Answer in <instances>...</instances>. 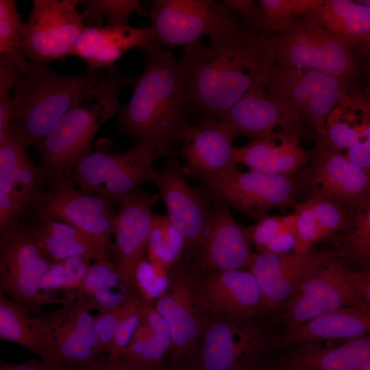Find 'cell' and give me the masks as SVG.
<instances>
[{
    "label": "cell",
    "instance_id": "obj_1",
    "mask_svg": "<svg viewBox=\"0 0 370 370\" xmlns=\"http://www.w3.org/2000/svg\"><path fill=\"white\" fill-rule=\"evenodd\" d=\"M275 60L273 37L244 23L227 37L186 45L180 64L192 111L219 119L260 81H268Z\"/></svg>",
    "mask_w": 370,
    "mask_h": 370
},
{
    "label": "cell",
    "instance_id": "obj_2",
    "mask_svg": "<svg viewBox=\"0 0 370 370\" xmlns=\"http://www.w3.org/2000/svg\"><path fill=\"white\" fill-rule=\"evenodd\" d=\"M144 68L130 101L116 116L117 130L151 145L159 157L175 156L192 111L185 71L172 53L156 43L140 49Z\"/></svg>",
    "mask_w": 370,
    "mask_h": 370
},
{
    "label": "cell",
    "instance_id": "obj_3",
    "mask_svg": "<svg viewBox=\"0 0 370 370\" xmlns=\"http://www.w3.org/2000/svg\"><path fill=\"white\" fill-rule=\"evenodd\" d=\"M138 75L123 72L116 65L86 92L59 120L36 147L38 166L43 184L48 186L67 175L92 151L95 135L101 125L117 116L120 95L133 87Z\"/></svg>",
    "mask_w": 370,
    "mask_h": 370
},
{
    "label": "cell",
    "instance_id": "obj_4",
    "mask_svg": "<svg viewBox=\"0 0 370 370\" xmlns=\"http://www.w3.org/2000/svg\"><path fill=\"white\" fill-rule=\"evenodd\" d=\"M108 69L87 67L74 75L55 73L30 62L14 88L12 127L35 149L63 115L106 76Z\"/></svg>",
    "mask_w": 370,
    "mask_h": 370
},
{
    "label": "cell",
    "instance_id": "obj_5",
    "mask_svg": "<svg viewBox=\"0 0 370 370\" xmlns=\"http://www.w3.org/2000/svg\"><path fill=\"white\" fill-rule=\"evenodd\" d=\"M113 141L98 139L92 151L66 175L82 190L102 194L119 201L145 182L154 184L158 171L153 163L156 149L145 142L136 141L121 152L112 151Z\"/></svg>",
    "mask_w": 370,
    "mask_h": 370
},
{
    "label": "cell",
    "instance_id": "obj_6",
    "mask_svg": "<svg viewBox=\"0 0 370 370\" xmlns=\"http://www.w3.org/2000/svg\"><path fill=\"white\" fill-rule=\"evenodd\" d=\"M203 188L219 201L247 217L258 221L276 207H295V195L304 186L301 176L271 175L232 167L201 181Z\"/></svg>",
    "mask_w": 370,
    "mask_h": 370
},
{
    "label": "cell",
    "instance_id": "obj_7",
    "mask_svg": "<svg viewBox=\"0 0 370 370\" xmlns=\"http://www.w3.org/2000/svg\"><path fill=\"white\" fill-rule=\"evenodd\" d=\"M51 262L21 220L1 230L0 291L29 314H40L51 303L40 282Z\"/></svg>",
    "mask_w": 370,
    "mask_h": 370
},
{
    "label": "cell",
    "instance_id": "obj_8",
    "mask_svg": "<svg viewBox=\"0 0 370 370\" xmlns=\"http://www.w3.org/2000/svg\"><path fill=\"white\" fill-rule=\"evenodd\" d=\"M279 66L314 70L347 81L354 73L351 44L304 15L273 37Z\"/></svg>",
    "mask_w": 370,
    "mask_h": 370
},
{
    "label": "cell",
    "instance_id": "obj_9",
    "mask_svg": "<svg viewBox=\"0 0 370 370\" xmlns=\"http://www.w3.org/2000/svg\"><path fill=\"white\" fill-rule=\"evenodd\" d=\"M223 1L153 0L148 14L158 43L173 48L207 36L214 43L237 27Z\"/></svg>",
    "mask_w": 370,
    "mask_h": 370
},
{
    "label": "cell",
    "instance_id": "obj_10",
    "mask_svg": "<svg viewBox=\"0 0 370 370\" xmlns=\"http://www.w3.org/2000/svg\"><path fill=\"white\" fill-rule=\"evenodd\" d=\"M196 271L188 263H175L168 271L164 291L153 301V307L167 323L171 348L168 370H179L197 357L203 336V314L193 297Z\"/></svg>",
    "mask_w": 370,
    "mask_h": 370
},
{
    "label": "cell",
    "instance_id": "obj_11",
    "mask_svg": "<svg viewBox=\"0 0 370 370\" xmlns=\"http://www.w3.org/2000/svg\"><path fill=\"white\" fill-rule=\"evenodd\" d=\"M79 0H34L28 21L23 24L21 49L32 63L46 65L63 61L86 27L77 10Z\"/></svg>",
    "mask_w": 370,
    "mask_h": 370
},
{
    "label": "cell",
    "instance_id": "obj_12",
    "mask_svg": "<svg viewBox=\"0 0 370 370\" xmlns=\"http://www.w3.org/2000/svg\"><path fill=\"white\" fill-rule=\"evenodd\" d=\"M92 309L90 299L76 291L67 295L58 309L38 314L49 329L53 341V358L45 363L49 368L75 370L107 354L97 336Z\"/></svg>",
    "mask_w": 370,
    "mask_h": 370
},
{
    "label": "cell",
    "instance_id": "obj_13",
    "mask_svg": "<svg viewBox=\"0 0 370 370\" xmlns=\"http://www.w3.org/2000/svg\"><path fill=\"white\" fill-rule=\"evenodd\" d=\"M346 81L307 69L273 67L266 85L269 94L293 110L322 134L327 119L345 94Z\"/></svg>",
    "mask_w": 370,
    "mask_h": 370
},
{
    "label": "cell",
    "instance_id": "obj_14",
    "mask_svg": "<svg viewBox=\"0 0 370 370\" xmlns=\"http://www.w3.org/2000/svg\"><path fill=\"white\" fill-rule=\"evenodd\" d=\"M119 202L102 194L81 190L65 175L48 185L36 211L76 227L113 254L110 239Z\"/></svg>",
    "mask_w": 370,
    "mask_h": 370
},
{
    "label": "cell",
    "instance_id": "obj_15",
    "mask_svg": "<svg viewBox=\"0 0 370 370\" xmlns=\"http://www.w3.org/2000/svg\"><path fill=\"white\" fill-rule=\"evenodd\" d=\"M352 273L338 252H334L304 280L284 304V317L288 327L341 308L369 305L356 291Z\"/></svg>",
    "mask_w": 370,
    "mask_h": 370
},
{
    "label": "cell",
    "instance_id": "obj_16",
    "mask_svg": "<svg viewBox=\"0 0 370 370\" xmlns=\"http://www.w3.org/2000/svg\"><path fill=\"white\" fill-rule=\"evenodd\" d=\"M154 184L166 206L168 218L184 238L183 257L184 263L190 264L210 230L214 199L205 189L187 182L175 156L169 157L158 171Z\"/></svg>",
    "mask_w": 370,
    "mask_h": 370
},
{
    "label": "cell",
    "instance_id": "obj_17",
    "mask_svg": "<svg viewBox=\"0 0 370 370\" xmlns=\"http://www.w3.org/2000/svg\"><path fill=\"white\" fill-rule=\"evenodd\" d=\"M159 198V193L138 188L119 200L113 234V259L122 290L139 292L136 272L145 259L153 223L151 210Z\"/></svg>",
    "mask_w": 370,
    "mask_h": 370
},
{
    "label": "cell",
    "instance_id": "obj_18",
    "mask_svg": "<svg viewBox=\"0 0 370 370\" xmlns=\"http://www.w3.org/2000/svg\"><path fill=\"white\" fill-rule=\"evenodd\" d=\"M310 167L303 171L308 197H319L342 207L349 215L370 198V173L343 153L317 145Z\"/></svg>",
    "mask_w": 370,
    "mask_h": 370
},
{
    "label": "cell",
    "instance_id": "obj_19",
    "mask_svg": "<svg viewBox=\"0 0 370 370\" xmlns=\"http://www.w3.org/2000/svg\"><path fill=\"white\" fill-rule=\"evenodd\" d=\"M195 306L201 314L247 323L265 312L258 283L249 270L196 271L193 286Z\"/></svg>",
    "mask_w": 370,
    "mask_h": 370
},
{
    "label": "cell",
    "instance_id": "obj_20",
    "mask_svg": "<svg viewBox=\"0 0 370 370\" xmlns=\"http://www.w3.org/2000/svg\"><path fill=\"white\" fill-rule=\"evenodd\" d=\"M204 330L194 370H245L258 360L264 339L251 322L202 314Z\"/></svg>",
    "mask_w": 370,
    "mask_h": 370
},
{
    "label": "cell",
    "instance_id": "obj_21",
    "mask_svg": "<svg viewBox=\"0 0 370 370\" xmlns=\"http://www.w3.org/2000/svg\"><path fill=\"white\" fill-rule=\"evenodd\" d=\"M268 81L255 83L248 92L218 120L234 134L249 139L285 132L300 136L303 120L285 104L271 97Z\"/></svg>",
    "mask_w": 370,
    "mask_h": 370
},
{
    "label": "cell",
    "instance_id": "obj_22",
    "mask_svg": "<svg viewBox=\"0 0 370 370\" xmlns=\"http://www.w3.org/2000/svg\"><path fill=\"white\" fill-rule=\"evenodd\" d=\"M251 243L246 227L226 205L214 200L210 230L190 264L200 274L249 270L255 254Z\"/></svg>",
    "mask_w": 370,
    "mask_h": 370
},
{
    "label": "cell",
    "instance_id": "obj_23",
    "mask_svg": "<svg viewBox=\"0 0 370 370\" xmlns=\"http://www.w3.org/2000/svg\"><path fill=\"white\" fill-rule=\"evenodd\" d=\"M333 253H255L249 271L261 290L264 312L273 310L288 301L304 280Z\"/></svg>",
    "mask_w": 370,
    "mask_h": 370
},
{
    "label": "cell",
    "instance_id": "obj_24",
    "mask_svg": "<svg viewBox=\"0 0 370 370\" xmlns=\"http://www.w3.org/2000/svg\"><path fill=\"white\" fill-rule=\"evenodd\" d=\"M235 138L218 119H204L198 125H188L181 137L182 149L177 152L185 162L184 172L201 182L237 166L233 159Z\"/></svg>",
    "mask_w": 370,
    "mask_h": 370
},
{
    "label": "cell",
    "instance_id": "obj_25",
    "mask_svg": "<svg viewBox=\"0 0 370 370\" xmlns=\"http://www.w3.org/2000/svg\"><path fill=\"white\" fill-rule=\"evenodd\" d=\"M152 43L158 44L151 27H86L75 43L71 56L82 59L88 68L108 69L132 49H142Z\"/></svg>",
    "mask_w": 370,
    "mask_h": 370
},
{
    "label": "cell",
    "instance_id": "obj_26",
    "mask_svg": "<svg viewBox=\"0 0 370 370\" xmlns=\"http://www.w3.org/2000/svg\"><path fill=\"white\" fill-rule=\"evenodd\" d=\"M310 153L301 145L299 136L290 133L250 139L243 146L234 147V163L250 170L271 175H293L308 164Z\"/></svg>",
    "mask_w": 370,
    "mask_h": 370
},
{
    "label": "cell",
    "instance_id": "obj_27",
    "mask_svg": "<svg viewBox=\"0 0 370 370\" xmlns=\"http://www.w3.org/2000/svg\"><path fill=\"white\" fill-rule=\"evenodd\" d=\"M370 334V306H348L288 327L275 346H294L325 341L350 340Z\"/></svg>",
    "mask_w": 370,
    "mask_h": 370
},
{
    "label": "cell",
    "instance_id": "obj_28",
    "mask_svg": "<svg viewBox=\"0 0 370 370\" xmlns=\"http://www.w3.org/2000/svg\"><path fill=\"white\" fill-rule=\"evenodd\" d=\"M28 148L11 125L0 138V190L23 203L34 213L46 188L38 166L29 156Z\"/></svg>",
    "mask_w": 370,
    "mask_h": 370
},
{
    "label": "cell",
    "instance_id": "obj_29",
    "mask_svg": "<svg viewBox=\"0 0 370 370\" xmlns=\"http://www.w3.org/2000/svg\"><path fill=\"white\" fill-rule=\"evenodd\" d=\"M27 228L45 255L53 262L73 256L95 261L113 260L112 252L76 227L36 211Z\"/></svg>",
    "mask_w": 370,
    "mask_h": 370
},
{
    "label": "cell",
    "instance_id": "obj_30",
    "mask_svg": "<svg viewBox=\"0 0 370 370\" xmlns=\"http://www.w3.org/2000/svg\"><path fill=\"white\" fill-rule=\"evenodd\" d=\"M317 370H366L370 368V334L334 346L317 343L296 347L280 362Z\"/></svg>",
    "mask_w": 370,
    "mask_h": 370
},
{
    "label": "cell",
    "instance_id": "obj_31",
    "mask_svg": "<svg viewBox=\"0 0 370 370\" xmlns=\"http://www.w3.org/2000/svg\"><path fill=\"white\" fill-rule=\"evenodd\" d=\"M0 338L21 345L49 363L54 355L51 335L40 316H32L0 293Z\"/></svg>",
    "mask_w": 370,
    "mask_h": 370
},
{
    "label": "cell",
    "instance_id": "obj_32",
    "mask_svg": "<svg viewBox=\"0 0 370 370\" xmlns=\"http://www.w3.org/2000/svg\"><path fill=\"white\" fill-rule=\"evenodd\" d=\"M171 348V338L167 323L152 304L145 309L123 354L145 370H168L166 360Z\"/></svg>",
    "mask_w": 370,
    "mask_h": 370
},
{
    "label": "cell",
    "instance_id": "obj_33",
    "mask_svg": "<svg viewBox=\"0 0 370 370\" xmlns=\"http://www.w3.org/2000/svg\"><path fill=\"white\" fill-rule=\"evenodd\" d=\"M326 30L351 45L370 41V5L350 0H321L307 14Z\"/></svg>",
    "mask_w": 370,
    "mask_h": 370
},
{
    "label": "cell",
    "instance_id": "obj_34",
    "mask_svg": "<svg viewBox=\"0 0 370 370\" xmlns=\"http://www.w3.org/2000/svg\"><path fill=\"white\" fill-rule=\"evenodd\" d=\"M365 100L346 93L329 114L317 145L342 153L356 140L365 113Z\"/></svg>",
    "mask_w": 370,
    "mask_h": 370
},
{
    "label": "cell",
    "instance_id": "obj_35",
    "mask_svg": "<svg viewBox=\"0 0 370 370\" xmlns=\"http://www.w3.org/2000/svg\"><path fill=\"white\" fill-rule=\"evenodd\" d=\"M92 261L87 257L78 256L51 263L41 280V292L51 302H58V300L51 295L59 290H67L69 292L77 290L92 265Z\"/></svg>",
    "mask_w": 370,
    "mask_h": 370
},
{
    "label": "cell",
    "instance_id": "obj_36",
    "mask_svg": "<svg viewBox=\"0 0 370 370\" xmlns=\"http://www.w3.org/2000/svg\"><path fill=\"white\" fill-rule=\"evenodd\" d=\"M342 243L341 250L338 254L344 261L354 260L370 264V198L349 215Z\"/></svg>",
    "mask_w": 370,
    "mask_h": 370
},
{
    "label": "cell",
    "instance_id": "obj_37",
    "mask_svg": "<svg viewBox=\"0 0 370 370\" xmlns=\"http://www.w3.org/2000/svg\"><path fill=\"white\" fill-rule=\"evenodd\" d=\"M23 23L14 0H0V57L12 61L25 72L30 62L21 49Z\"/></svg>",
    "mask_w": 370,
    "mask_h": 370
},
{
    "label": "cell",
    "instance_id": "obj_38",
    "mask_svg": "<svg viewBox=\"0 0 370 370\" xmlns=\"http://www.w3.org/2000/svg\"><path fill=\"white\" fill-rule=\"evenodd\" d=\"M81 3L84 5L81 14L86 27L103 26V18L106 25H128L134 12L148 15L138 0H88Z\"/></svg>",
    "mask_w": 370,
    "mask_h": 370
},
{
    "label": "cell",
    "instance_id": "obj_39",
    "mask_svg": "<svg viewBox=\"0 0 370 370\" xmlns=\"http://www.w3.org/2000/svg\"><path fill=\"white\" fill-rule=\"evenodd\" d=\"M320 2L321 0H260L263 13L262 30L267 34H280Z\"/></svg>",
    "mask_w": 370,
    "mask_h": 370
},
{
    "label": "cell",
    "instance_id": "obj_40",
    "mask_svg": "<svg viewBox=\"0 0 370 370\" xmlns=\"http://www.w3.org/2000/svg\"><path fill=\"white\" fill-rule=\"evenodd\" d=\"M23 72L12 61L0 57V138L12 125L13 102L11 90Z\"/></svg>",
    "mask_w": 370,
    "mask_h": 370
},
{
    "label": "cell",
    "instance_id": "obj_41",
    "mask_svg": "<svg viewBox=\"0 0 370 370\" xmlns=\"http://www.w3.org/2000/svg\"><path fill=\"white\" fill-rule=\"evenodd\" d=\"M323 238L339 232H344L348 225L349 214L338 204L319 197H308Z\"/></svg>",
    "mask_w": 370,
    "mask_h": 370
},
{
    "label": "cell",
    "instance_id": "obj_42",
    "mask_svg": "<svg viewBox=\"0 0 370 370\" xmlns=\"http://www.w3.org/2000/svg\"><path fill=\"white\" fill-rule=\"evenodd\" d=\"M121 286L116 266L113 260L95 261L90 266L82 284L77 288L88 297L95 293Z\"/></svg>",
    "mask_w": 370,
    "mask_h": 370
},
{
    "label": "cell",
    "instance_id": "obj_43",
    "mask_svg": "<svg viewBox=\"0 0 370 370\" xmlns=\"http://www.w3.org/2000/svg\"><path fill=\"white\" fill-rule=\"evenodd\" d=\"M296 215V245L294 251L306 254L312 251V245L321 239L315 214L307 200L297 202Z\"/></svg>",
    "mask_w": 370,
    "mask_h": 370
},
{
    "label": "cell",
    "instance_id": "obj_44",
    "mask_svg": "<svg viewBox=\"0 0 370 370\" xmlns=\"http://www.w3.org/2000/svg\"><path fill=\"white\" fill-rule=\"evenodd\" d=\"M134 293L136 292L131 293L122 305L98 310V312L95 315L96 334L103 351L107 354L112 352L119 323L126 310L128 300Z\"/></svg>",
    "mask_w": 370,
    "mask_h": 370
},
{
    "label": "cell",
    "instance_id": "obj_45",
    "mask_svg": "<svg viewBox=\"0 0 370 370\" xmlns=\"http://www.w3.org/2000/svg\"><path fill=\"white\" fill-rule=\"evenodd\" d=\"M147 251L149 261L164 268L167 271L173 264L177 263L176 257L165 238L158 214L153 215Z\"/></svg>",
    "mask_w": 370,
    "mask_h": 370
},
{
    "label": "cell",
    "instance_id": "obj_46",
    "mask_svg": "<svg viewBox=\"0 0 370 370\" xmlns=\"http://www.w3.org/2000/svg\"><path fill=\"white\" fill-rule=\"evenodd\" d=\"M343 154L349 160L370 173V100H367L366 111L358 136Z\"/></svg>",
    "mask_w": 370,
    "mask_h": 370
},
{
    "label": "cell",
    "instance_id": "obj_47",
    "mask_svg": "<svg viewBox=\"0 0 370 370\" xmlns=\"http://www.w3.org/2000/svg\"><path fill=\"white\" fill-rule=\"evenodd\" d=\"M283 225V217L267 215L249 227H246L251 243L258 252H264L280 231Z\"/></svg>",
    "mask_w": 370,
    "mask_h": 370
},
{
    "label": "cell",
    "instance_id": "obj_48",
    "mask_svg": "<svg viewBox=\"0 0 370 370\" xmlns=\"http://www.w3.org/2000/svg\"><path fill=\"white\" fill-rule=\"evenodd\" d=\"M296 245V215L295 214L283 217L282 227L269 244L264 252L278 255L288 254L295 249ZM262 253V252H260Z\"/></svg>",
    "mask_w": 370,
    "mask_h": 370
},
{
    "label": "cell",
    "instance_id": "obj_49",
    "mask_svg": "<svg viewBox=\"0 0 370 370\" xmlns=\"http://www.w3.org/2000/svg\"><path fill=\"white\" fill-rule=\"evenodd\" d=\"M29 212L23 203L0 190V230L19 222L23 216Z\"/></svg>",
    "mask_w": 370,
    "mask_h": 370
},
{
    "label": "cell",
    "instance_id": "obj_50",
    "mask_svg": "<svg viewBox=\"0 0 370 370\" xmlns=\"http://www.w3.org/2000/svg\"><path fill=\"white\" fill-rule=\"evenodd\" d=\"M75 370H145L128 359L123 354L119 356L103 355L97 360Z\"/></svg>",
    "mask_w": 370,
    "mask_h": 370
},
{
    "label": "cell",
    "instance_id": "obj_51",
    "mask_svg": "<svg viewBox=\"0 0 370 370\" xmlns=\"http://www.w3.org/2000/svg\"><path fill=\"white\" fill-rule=\"evenodd\" d=\"M229 10L236 11L243 16V22L262 29L263 13L262 8L254 0H223Z\"/></svg>",
    "mask_w": 370,
    "mask_h": 370
},
{
    "label": "cell",
    "instance_id": "obj_52",
    "mask_svg": "<svg viewBox=\"0 0 370 370\" xmlns=\"http://www.w3.org/2000/svg\"><path fill=\"white\" fill-rule=\"evenodd\" d=\"M166 241L176 257L177 263L183 257L185 241L178 229L171 223L168 217L158 214Z\"/></svg>",
    "mask_w": 370,
    "mask_h": 370
},
{
    "label": "cell",
    "instance_id": "obj_53",
    "mask_svg": "<svg viewBox=\"0 0 370 370\" xmlns=\"http://www.w3.org/2000/svg\"><path fill=\"white\" fill-rule=\"evenodd\" d=\"M353 283L360 295L367 303L370 301V271H353Z\"/></svg>",
    "mask_w": 370,
    "mask_h": 370
},
{
    "label": "cell",
    "instance_id": "obj_54",
    "mask_svg": "<svg viewBox=\"0 0 370 370\" xmlns=\"http://www.w3.org/2000/svg\"><path fill=\"white\" fill-rule=\"evenodd\" d=\"M0 370H52L42 360H28L21 363L0 362Z\"/></svg>",
    "mask_w": 370,
    "mask_h": 370
},
{
    "label": "cell",
    "instance_id": "obj_55",
    "mask_svg": "<svg viewBox=\"0 0 370 370\" xmlns=\"http://www.w3.org/2000/svg\"><path fill=\"white\" fill-rule=\"evenodd\" d=\"M285 370H317L315 369L299 366V365H287L283 366Z\"/></svg>",
    "mask_w": 370,
    "mask_h": 370
},
{
    "label": "cell",
    "instance_id": "obj_56",
    "mask_svg": "<svg viewBox=\"0 0 370 370\" xmlns=\"http://www.w3.org/2000/svg\"><path fill=\"white\" fill-rule=\"evenodd\" d=\"M245 370H260V369H256V363H254L251 365L250 366H249L248 367H247Z\"/></svg>",
    "mask_w": 370,
    "mask_h": 370
},
{
    "label": "cell",
    "instance_id": "obj_57",
    "mask_svg": "<svg viewBox=\"0 0 370 370\" xmlns=\"http://www.w3.org/2000/svg\"><path fill=\"white\" fill-rule=\"evenodd\" d=\"M179 370H194V369H193L192 366L189 364L187 366L184 367Z\"/></svg>",
    "mask_w": 370,
    "mask_h": 370
},
{
    "label": "cell",
    "instance_id": "obj_58",
    "mask_svg": "<svg viewBox=\"0 0 370 370\" xmlns=\"http://www.w3.org/2000/svg\"><path fill=\"white\" fill-rule=\"evenodd\" d=\"M366 370H370V368H369V369H366Z\"/></svg>",
    "mask_w": 370,
    "mask_h": 370
}]
</instances>
